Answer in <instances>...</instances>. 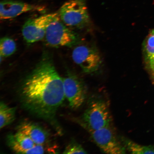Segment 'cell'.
Wrapping results in <instances>:
<instances>
[{
	"label": "cell",
	"mask_w": 154,
	"mask_h": 154,
	"mask_svg": "<svg viewBox=\"0 0 154 154\" xmlns=\"http://www.w3.org/2000/svg\"><path fill=\"white\" fill-rule=\"evenodd\" d=\"M72 57L74 62L86 74H92L97 72L102 63L99 51L93 46H77L73 50Z\"/></svg>",
	"instance_id": "5b68a950"
},
{
	"label": "cell",
	"mask_w": 154,
	"mask_h": 154,
	"mask_svg": "<svg viewBox=\"0 0 154 154\" xmlns=\"http://www.w3.org/2000/svg\"><path fill=\"white\" fill-rule=\"evenodd\" d=\"M16 109L9 106L4 102L0 103V128H4L15 120Z\"/></svg>",
	"instance_id": "5bb4252c"
},
{
	"label": "cell",
	"mask_w": 154,
	"mask_h": 154,
	"mask_svg": "<svg viewBox=\"0 0 154 154\" xmlns=\"http://www.w3.org/2000/svg\"><path fill=\"white\" fill-rule=\"evenodd\" d=\"M59 16V13H48L27 20L23 26L22 34L27 43L32 44L45 38L48 26Z\"/></svg>",
	"instance_id": "8992f818"
},
{
	"label": "cell",
	"mask_w": 154,
	"mask_h": 154,
	"mask_svg": "<svg viewBox=\"0 0 154 154\" xmlns=\"http://www.w3.org/2000/svg\"><path fill=\"white\" fill-rule=\"evenodd\" d=\"M7 142L12 151L20 154H26L28 150L36 144L28 136L18 131L14 134H9Z\"/></svg>",
	"instance_id": "8fae6325"
},
{
	"label": "cell",
	"mask_w": 154,
	"mask_h": 154,
	"mask_svg": "<svg viewBox=\"0 0 154 154\" xmlns=\"http://www.w3.org/2000/svg\"><path fill=\"white\" fill-rule=\"evenodd\" d=\"M63 153L64 154H85L88 153L80 144L73 141L71 142L66 146Z\"/></svg>",
	"instance_id": "2e32d148"
},
{
	"label": "cell",
	"mask_w": 154,
	"mask_h": 154,
	"mask_svg": "<svg viewBox=\"0 0 154 154\" xmlns=\"http://www.w3.org/2000/svg\"><path fill=\"white\" fill-rule=\"evenodd\" d=\"M59 13L61 20L69 27L83 28L90 22L86 0H69L61 7Z\"/></svg>",
	"instance_id": "3957f363"
},
{
	"label": "cell",
	"mask_w": 154,
	"mask_h": 154,
	"mask_svg": "<svg viewBox=\"0 0 154 154\" xmlns=\"http://www.w3.org/2000/svg\"><path fill=\"white\" fill-rule=\"evenodd\" d=\"M17 50L15 41L12 38L5 37L0 41V55L1 57H6L12 55Z\"/></svg>",
	"instance_id": "9a60e30c"
},
{
	"label": "cell",
	"mask_w": 154,
	"mask_h": 154,
	"mask_svg": "<svg viewBox=\"0 0 154 154\" xmlns=\"http://www.w3.org/2000/svg\"><path fill=\"white\" fill-rule=\"evenodd\" d=\"M65 97L71 108L76 109L83 105L86 98L87 89L82 80L76 75L69 72L63 79Z\"/></svg>",
	"instance_id": "52a82bcc"
},
{
	"label": "cell",
	"mask_w": 154,
	"mask_h": 154,
	"mask_svg": "<svg viewBox=\"0 0 154 154\" xmlns=\"http://www.w3.org/2000/svg\"><path fill=\"white\" fill-rule=\"evenodd\" d=\"M41 9L37 5L23 2L5 0L0 4V18L1 20H7L15 18L23 13Z\"/></svg>",
	"instance_id": "9c48e42d"
},
{
	"label": "cell",
	"mask_w": 154,
	"mask_h": 154,
	"mask_svg": "<svg viewBox=\"0 0 154 154\" xmlns=\"http://www.w3.org/2000/svg\"><path fill=\"white\" fill-rule=\"evenodd\" d=\"M121 140L127 151L132 154H154V148L151 146H143L125 137Z\"/></svg>",
	"instance_id": "4fadbf2b"
},
{
	"label": "cell",
	"mask_w": 154,
	"mask_h": 154,
	"mask_svg": "<svg viewBox=\"0 0 154 154\" xmlns=\"http://www.w3.org/2000/svg\"><path fill=\"white\" fill-rule=\"evenodd\" d=\"M17 131L26 134L36 144H47L49 141L50 134L49 132L35 123L23 121L17 127Z\"/></svg>",
	"instance_id": "30bf717a"
},
{
	"label": "cell",
	"mask_w": 154,
	"mask_h": 154,
	"mask_svg": "<svg viewBox=\"0 0 154 154\" xmlns=\"http://www.w3.org/2000/svg\"></svg>",
	"instance_id": "e0dca14e"
},
{
	"label": "cell",
	"mask_w": 154,
	"mask_h": 154,
	"mask_svg": "<svg viewBox=\"0 0 154 154\" xmlns=\"http://www.w3.org/2000/svg\"><path fill=\"white\" fill-rule=\"evenodd\" d=\"M45 38L48 45L53 47H71L79 42L77 34L63 23L59 16L49 24Z\"/></svg>",
	"instance_id": "277c9868"
},
{
	"label": "cell",
	"mask_w": 154,
	"mask_h": 154,
	"mask_svg": "<svg viewBox=\"0 0 154 154\" xmlns=\"http://www.w3.org/2000/svg\"><path fill=\"white\" fill-rule=\"evenodd\" d=\"M112 121L109 105L102 99L90 101L82 117V126L88 132L110 126Z\"/></svg>",
	"instance_id": "7a4b0ae2"
},
{
	"label": "cell",
	"mask_w": 154,
	"mask_h": 154,
	"mask_svg": "<svg viewBox=\"0 0 154 154\" xmlns=\"http://www.w3.org/2000/svg\"><path fill=\"white\" fill-rule=\"evenodd\" d=\"M89 132L92 140L103 153L109 154L126 153V148L117 139L110 126Z\"/></svg>",
	"instance_id": "ba28073f"
},
{
	"label": "cell",
	"mask_w": 154,
	"mask_h": 154,
	"mask_svg": "<svg viewBox=\"0 0 154 154\" xmlns=\"http://www.w3.org/2000/svg\"><path fill=\"white\" fill-rule=\"evenodd\" d=\"M143 52L146 63L154 72V30H152L146 38L143 44Z\"/></svg>",
	"instance_id": "7c38bea8"
},
{
	"label": "cell",
	"mask_w": 154,
	"mask_h": 154,
	"mask_svg": "<svg viewBox=\"0 0 154 154\" xmlns=\"http://www.w3.org/2000/svg\"><path fill=\"white\" fill-rule=\"evenodd\" d=\"M19 95L25 110L49 123L57 134H63L57 114L65 98L63 79L49 55H44L26 77Z\"/></svg>",
	"instance_id": "6da1fadb"
}]
</instances>
